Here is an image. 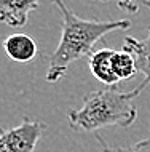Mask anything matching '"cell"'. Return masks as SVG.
Here are the masks:
<instances>
[{"label":"cell","instance_id":"52a82bcc","mask_svg":"<svg viewBox=\"0 0 150 152\" xmlns=\"http://www.w3.org/2000/svg\"><path fill=\"white\" fill-rule=\"evenodd\" d=\"M3 50L16 63H29L37 56V45L27 34H13L3 40Z\"/></svg>","mask_w":150,"mask_h":152},{"label":"cell","instance_id":"30bf717a","mask_svg":"<svg viewBox=\"0 0 150 152\" xmlns=\"http://www.w3.org/2000/svg\"><path fill=\"white\" fill-rule=\"evenodd\" d=\"M101 2H107V0H101ZM117 5L125 11H131V13H137L139 11V5L137 0H115Z\"/></svg>","mask_w":150,"mask_h":152},{"label":"cell","instance_id":"277c9868","mask_svg":"<svg viewBox=\"0 0 150 152\" xmlns=\"http://www.w3.org/2000/svg\"><path fill=\"white\" fill-rule=\"evenodd\" d=\"M142 5H145L150 11V0H142ZM125 50L131 51L136 58V64H137V71L139 74L144 75V82L139 85L142 90H145L150 85V26H149V32L147 37L142 40H137L134 37H125Z\"/></svg>","mask_w":150,"mask_h":152},{"label":"cell","instance_id":"5b68a950","mask_svg":"<svg viewBox=\"0 0 150 152\" xmlns=\"http://www.w3.org/2000/svg\"><path fill=\"white\" fill-rule=\"evenodd\" d=\"M38 8V0H0V23L10 27H22L29 13Z\"/></svg>","mask_w":150,"mask_h":152},{"label":"cell","instance_id":"6da1fadb","mask_svg":"<svg viewBox=\"0 0 150 152\" xmlns=\"http://www.w3.org/2000/svg\"><path fill=\"white\" fill-rule=\"evenodd\" d=\"M62 16V32L58 48L50 56L46 82L54 83L67 74L69 66L83 56H90L94 45L105 35L115 31H126L131 27L129 19H83L77 16L62 0H50Z\"/></svg>","mask_w":150,"mask_h":152},{"label":"cell","instance_id":"9c48e42d","mask_svg":"<svg viewBox=\"0 0 150 152\" xmlns=\"http://www.w3.org/2000/svg\"><path fill=\"white\" fill-rule=\"evenodd\" d=\"M96 139H98L102 152H150V131H149L147 138L141 139V141L136 142V144L128 146V147H112V146H109L99 133H96Z\"/></svg>","mask_w":150,"mask_h":152},{"label":"cell","instance_id":"ba28073f","mask_svg":"<svg viewBox=\"0 0 150 152\" xmlns=\"http://www.w3.org/2000/svg\"><path fill=\"white\" fill-rule=\"evenodd\" d=\"M112 71L120 82L134 79L139 74L134 55L131 51L125 50V48L123 50H118V51L115 50L113 51V56H112Z\"/></svg>","mask_w":150,"mask_h":152},{"label":"cell","instance_id":"3957f363","mask_svg":"<svg viewBox=\"0 0 150 152\" xmlns=\"http://www.w3.org/2000/svg\"><path fill=\"white\" fill-rule=\"evenodd\" d=\"M45 128L46 123L27 117L14 128H0V152H34Z\"/></svg>","mask_w":150,"mask_h":152},{"label":"cell","instance_id":"8992f818","mask_svg":"<svg viewBox=\"0 0 150 152\" xmlns=\"http://www.w3.org/2000/svg\"><path fill=\"white\" fill-rule=\"evenodd\" d=\"M112 48H99V50L93 51L88 56V64H90L91 74L98 79L101 83L107 85V87H115L120 83V80L115 77L112 71V56H113Z\"/></svg>","mask_w":150,"mask_h":152},{"label":"cell","instance_id":"7a4b0ae2","mask_svg":"<svg viewBox=\"0 0 150 152\" xmlns=\"http://www.w3.org/2000/svg\"><path fill=\"white\" fill-rule=\"evenodd\" d=\"M144 90L136 87L131 91H120L117 87L91 91L83 98L80 109H70L67 120L78 133H98L105 126H129L137 118L134 99Z\"/></svg>","mask_w":150,"mask_h":152}]
</instances>
